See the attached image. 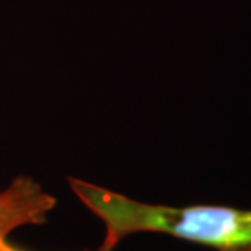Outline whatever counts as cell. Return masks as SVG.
I'll return each mask as SVG.
<instances>
[{
  "label": "cell",
  "mask_w": 251,
  "mask_h": 251,
  "mask_svg": "<svg viewBox=\"0 0 251 251\" xmlns=\"http://www.w3.org/2000/svg\"><path fill=\"white\" fill-rule=\"evenodd\" d=\"M114 248H115V245H112L109 240L104 238V242H102V245H100V247H98L96 250H88V251H114ZM2 251H23V250L18 248V247H15V245H12L10 242H7V243L3 245Z\"/></svg>",
  "instance_id": "3957f363"
},
{
  "label": "cell",
  "mask_w": 251,
  "mask_h": 251,
  "mask_svg": "<svg viewBox=\"0 0 251 251\" xmlns=\"http://www.w3.org/2000/svg\"><path fill=\"white\" fill-rule=\"evenodd\" d=\"M75 196L119 245L135 233H162L216 251H251V209L221 204L165 206L128 198L81 178L68 180Z\"/></svg>",
  "instance_id": "6da1fadb"
},
{
  "label": "cell",
  "mask_w": 251,
  "mask_h": 251,
  "mask_svg": "<svg viewBox=\"0 0 251 251\" xmlns=\"http://www.w3.org/2000/svg\"><path fill=\"white\" fill-rule=\"evenodd\" d=\"M55 202L39 181L26 175L13 178L0 190V251L15 230L46 224Z\"/></svg>",
  "instance_id": "7a4b0ae2"
}]
</instances>
